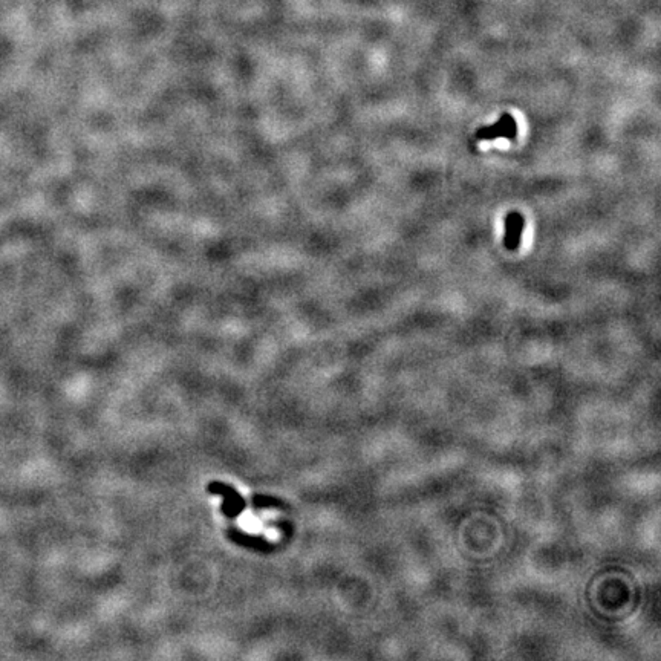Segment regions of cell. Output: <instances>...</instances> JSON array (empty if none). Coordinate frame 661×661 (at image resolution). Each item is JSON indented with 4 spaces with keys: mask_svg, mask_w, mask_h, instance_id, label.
Instances as JSON below:
<instances>
[{
    "mask_svg": "<svg viewBox=\"0 0 661 661\" xmlns=\"http://www.w3.org/2000/svg\"><path fill=\"white\" fill-rule=\"evenodd\" d=\"M516 133H518V126H516V120L510 114H504L499 120H497L493 126H485V128L478 129L475 137L476 140H484V141H492L496 138H507V140H514Z\"/></svg>",
    "mask_w": 661,
    "mask_h": 661,
    "instance_id": "obj_1",
    "label": "cell"
},
{
    "mask_svg": "<svg viewBox=\"0 0 661 661\" xmlns=\"http://www.w3.org/2000/svg\"><path fill=\"white\" fill-rule=\"evenodd\" d=\"M523 225H525V219H523V216L519 214V213L513 212V213H510L509 216L505 217L504 243H505L507 250L514 251V250L519 248Z\"/></svg>",
    "mask_w": 661,
    "mask_h": 661,
    "instance_id": "obj_2",
    "label": "cell"
}]
</instances>
